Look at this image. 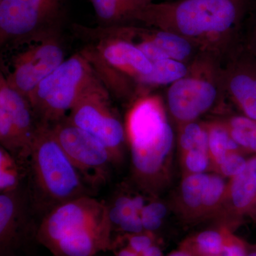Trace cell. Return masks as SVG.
<instances>
[{"label":"cell","instance_id":"f1b7e54d","mask_svg":"<svg viewBox=\"0 0 256 256\" xmlns=\"http://www.w3.org/2000/svg\"><path fill=\"white\" fill-rule=\"evenodd\" d=\"M156 244H158L156 234L143 230L140 233L119 234L116 238H112V248L117 245L127 246L134 252L141 254Z\"/></svg>","mask_w":256,"mask_h":256},{"label":"cell","instance_id":"2e32d148","mask_svg":"<svg viewBox=\"0 0 256 256\" xmlns=\"http://www.w3.org/2000/svg\"><path fill=\"white\" fill-rule=\"evenodd\" d=\"M208 178V173L184 175L178 200V208L185 220H201L204 194Z\"/></svg>","mask_w":256,"mask_h":256},{"label":"cell","instance_id":"4dcf8cb0","mask_svg":"<svg viewBox=\"0 0 256 256\" xmlns=\"http://www.w3.org/2000/svg\"><path fill=\"white\" fill-rule=\"evenodd\" d=\"M249 246L242 239L229 230L226 238L222 256H247Z\"/></svg>","mask_w":256,"mask_h":256},{"label":"cell","instance_id":"5bb4252c","mask_svg":"<svg viewBox=\"0 0 256 256\" xmlns=\"http://www.w3.org/2000/svg\"><path fill=\"white\" fill-rule=\"evenodd\" d=\"M256 198V154L248 160L240 174L230 178L223 203L216 214L229 225L248 214Z\"/></svg>","mask_w":256,"mask_h":256},{"label":"cell","instance_id":"4316f807","mask_svg":"<svg viewBox=\"0 0 256 256\" xmlns=\"http://www.w3.org/2000/svg\"><path fill=\"white\" fill-rule=\"evenodd\" d=\"M195 148H208L206 128L196 122L185 124L180 137V152H186Z\"/></svg>","mask_w":256,"mask_h":256},{"label":"cell","instance_id":"8992f818","mask_svg":"<svg viewBox=\"0 0 256 256\" xmlns=\"http://www.w3.org/2000/svg\"><path fill=\"white\" fill-rule=\"evenodd\" d=\"M63 0H0V44L38 42L57 34Z\"/></svg>","mask_w":256,"mask_h":256},{"label":"cell","instance_id":"ab89813d","mask_svg":"<svg viewBox=\"0 0 256 256\" xmlns=\"http://www.w3.org/2000/svg\"></svg>","mask_w":256,"mask_h":256},{"label":"cell","instance_id":"3957f363","mask_svg":"<svg viewBox=\"0 0 256 256\" xmlns=\"http://www.w3.org/2000/svg\"><path fill=\"white\" fill-rule=\"evenodd\" d=\"M28 198L32 212L42 216L62 204L92 195L86 183L50 126L40 124L26 162Z\"/></svg>","mask_w":256,"mask_h":256},{"label":"cell","instance_id":"ba28073f","mask_svg":"<svg viewBox=\"0 0 256 256\" xmlns=\"http://www.w3.org/2000/svg\"><path fill=\"white\" fill-rule=\"evenodd\" d=\"M57 141L92 190L105 184L114 164V158L95 136L66 118L50 126Z\"/></svg>","mask_w":256,"mask_h":256},{"label":"cell","instance_id":"8fae6325","mask_svg":"<svg viewBox=\"0 0 256 256\" xmlns=\"http://www.w3.org/2000/svg\"><path fill=\"white\" fill-rule=\"evenodd\" d=\"M86 30L94 38H100L94 48L106 64L119 73L139 79L152 72V64L136 45L120 38L114 28Z\"/></svg>","mask_w":256,"mask_h":256},{"label":"cell","instance_id":"d590c367","mask_svg":"<svg viewBox=\"0 0 256 256\" xmlns=\"http://www.w3.org/2000/svg\"><path fill=\"white\" fill-rule=\"evenodd\" d=\"M248 216H249L252 220H256V198L254 205H252V210H250Z\"/></svg>","mask_w":256,"mask_h":256},{"label":"cell","instance_id":"30bf717a","mask_svg":"<svg viewBox=\"0 0 256 256\" xmlns=\"http://www.w3.org/2000/svg\"><path fill=\"white\" fill-rule=\"evenodd\" d=\"M56 34L36 42V44L18 54L13 68L5 76L10 87L25 97L65 60L62 45Z\"/></svg>","mask_w":256,"mask_h":256},{"label":"cell","instance_id":"4fadbf2b","mask_svg":"<svg viewBox=\"0 0 256 256\" xmlns=\"http://www.w3.org/2000/svg\"><path fill=\"white\" fill-rule=\"evenodd\" d=\"M31 212L26 186L0 194V255L14 254Z\"/></svg>","mask_w":256,"mask_h":256},{"label":"cell","instance_id":"ffe728a7","mask_svg":"<svg viewBox=\"0 0 256 256\" xmlns=\"http://www.w3.org/2000/svg\"><path fill=\"white\" fill-rule=\"evenodd\" d=\"M230 88L245 116L256 120V74L236 76L230 82Z\"/></svg>","mask_w":256,"mask_h":256},{"label":"cell","instance_id":"6da1fadb","mask_svg":"<svg viewBox=\"0 0 256 256\" xmlns=\"http://www.w3.org/2000/svg\"><path fill=\"white\" fill-rule=\"evenodd\" d=\"M112 234L106 204L86 195L48 212L35 237L54 256H92L111 250Z\"/></svg>","mask_w":256,"mask_h":256},{"label":"cell","instance_id":"d6986e66","mask_svg":"<svg viewBox=\"0 0 256 256\" xmlns=\"http://www.w3.org/2000/svg\"><path fill=\"white\" fill-rule=\"evenodd\" d=\"M206 130L208 154L214 172L229 153L245 152L235 142L227 126L214 124Z\"/></svg>","mask_w":256,"mask_h":256},{"label":"cell","instance_id":"1f68e13d","mask_svg":"<svg viewBox=\"0 0 256 256\" xmlns=\"http://www.w3.org/2000/svg\"><path fill=\"white\" fill-rule=\"evenodd\" d=\"M136 46L140 50L152 64L159 62V60L170 58L164 50L150 38L138 44Z\"/></svg>","mask_w":256,"mask_h":256},{"label":"cell","instance_id":"e0dca14e","mask_svg":"<svg viewBox=\"0 0 256 256\" xmlns=\"http://www.w3.org/2000/svg\"><path fill=\"white\" fill-rule=\"evenodd\" d=\"M230 229L222 226L203 230L183 240L180 249L192 256H222L227 234Z\"/></svg>","mask_w":256,"mask_h":256},{"label":"cell","instance_id":"d6a6232c","mask_svg":"<svg viewBox=\"0 0 256 256\" xmlns=\"http://www.w3.org/2000/svg\"><path fill=\"white\" fill-rule=\"evenodd\" d=\"M111 250L114 252L116 256H140V254L124 245L114 246Z\"/></svg>","mask_w":256,"mask_h":256},{"label":"cell","instance_id":"d4e9b609","mask_svg":"<svg viewBox=\"0 0 256 256\" xmlns=\"http://www.w3.org/2000/svg\"><path fill=\"white\" fill-rule=\"evenodd\" d=\"M148 38L164 50L172 60L181 62L188 57L192 52L191 45L186 40L172 32H158Z\"/></svg>","mask_w":256,"mask_h":256},{"label":"cell","instance_id":"9c48e42d","mask_svg":"<svg viewBox=\"0 0 256 256\" xmlns=\"http://www.w3.org/2000/svg\"><path fill=\"white\" fill-rule=\"evenodd\" d=\"M40 124L28 98L0 76V143L26 165Z\"/></svg>","mask_w":256,"mask_h":256},{"label":"cell","instance_id":"74e56055","mask_svg":"<svg viewBox=\"0 0 256 256\" xmlns=\"http://www.w3.org/2000/svg\"><path fill=\"white\" fill-rule=\"evenodd\" d=\"M0 256H16L14 254H5V255H0Z\"/></svg>","mask_w":256,"mask_h":256},{"label":"cell","instance_id":"f35d334b","mask_svg":"<svg viewBox=\"0 0 256 256\" xmlns=\"http://www.w3.org/2000/svg\"><path fill=\"white\" fill-rule=\"evenodd\" d=\"M92 256H99V254H97V255Z\"/></svg>","mask_w":256,"mask_h":256},{"label":"cell","instance_id":"9a60e30c","mask_svg":"<svg viewBox=\"0 0 256 256\" xmlns=\"http://www.w3.org/2000/svg\"><path fill=\"white\" fill-rule=\"evenodd\" d=\"M146 202L141 194H132L124 186L114 193L110 203L106 204L112 232L130 228L141 222V212Z\"/></svg>","mask_w":256,"mask_h":256},{"label":"cell","instance_id":"ac0fdd59","mask_svg":"<svg viewBox=\"0 0 256 256\" xmlns=\"http://www.w3.org/2000/svg\"><path fill=\"white\" fill-rule=\"evenodd\" d=\"M96 15L102 22L112 24L132 18L133 15L151 3V0H90Z\"/></svg>","mask_w":256,"mask_h":256},{"label":"cell","instance_id":"5b68a950","mask_svg":"<svg viewBox=\"0 0 256 256\" xmlns=\"http://www.w3.org/2000/svg\"><path fill=\"white\" fill-rule=\"evenodd\" d=\"M98 79L82 53L65 60L28 96L38 124L52 126L65 119L84 92Z\"/></svg>","mask_w":256,"mask_h":256},{"label":"cell","instance_id":"7a4b0ae2","mask_svg":"<svg viewBox=\"0 0 256 256\" xmlns=\"http://www.w3.org/2000/svg\"><path fill=\"white\" fill-rule=\"evenodd\" d=\"M134 184L152 196L168 184L171 172L174 133L160 100L148 97L128 112L126 124Z\"/></svg>","mask_w":256,"mask_h":256},{"label":"cell","instance_id":"8d00e7d4","mask_svg":"<svg viewBox=\"0 0 256 256\" xmlns=\"http://www.w3.org/2000/svg\"><path fill=\"white\" fill-rule=\"evenodd\" d=\"M247 256H256V246L249 247Z\"/></svg>","mask_w":256,"mask_h":256},{"label":"cell","instance_id":"7402d4cb","mask_svg":"<svg viewBox=\"0 0 256 256\" xmlns=\"http://www.w3.org/2000/svg\"><path fill=\"white\" fill-rule=\"evenodd\" d=\"M188 73L184 64L178 60L166 58L152 63L150 73L140 77L138 80L151 85H164L178 82Z\"/></svg>","mask_w":256,"mask_h":256},{"label":"cell","instance_id":"52a82bcc","mask_svg":"<svg viewBox=\"0 0 256 256\" xmlns=\"http://www.w3.org/2000/svg\"><path fill=\"white\" fill-rule=\"evenodd\" d=\"M66 118L98 138L110 151L116 166L121 164L127 138L126 128L100 78L84 92Z\"/></svg>","mask_w":256,"mask_h":256},{"label":"cell","instance_id":"7c38bea8","mask_svg":"<svg viewBox=\"0 0 256 256\" xmlns=\"http://www.w3.org/2000/svg\"><path fill=\"white\" fill-rule=\"evenodd\" d=\"M216 90L210 82L194 78H182L174 82L168 92L170 110L176 120L193 122L210 109Z\"/></svg>","mask_w":256,"mask_h":256},{"label":"cell","instance_id":"83f0119b","mask_svg":"<svg viewBox=\"0 0 256 256\" xmlns=\"http://www.w3.org/2000/svg\"><path fill=\"white\" fill-rule=\"evenodd\" d=\"M156 198L152 196L151 200L146 202L140 215L144 230L156 234L162 226L168 213L166 206Z\"/></svg>","mask_w":256,"mask_h":256},{"label":"cell","instance_id":"484cf974","mask_svg":"<svg viewBox=\"0 0 256 256\" xmlns=\"http://www.w3.org/2000/svg\"><path fill=\"white\" fill-rule=\"evenodd\" d=\"M184 175L204 174L212 170L208 148H195L181 154Z\"/></svg>","mask_w":256,"mask_h":256},{"label":"cell","instance_id":"603a6c76","mask_svg":"<svg viewBox=\"0 0 256 256\" xmlns=\"http://www.w3.org/2000/svg\"><path fill=\"white\" fill-rule=\"evenodd\" d=\"M235 142L248 154H256V120L246 116L230 119L227 126Z\"/></svg>","mask_w":256,"mask_h":256},{"label":"cell","instance_id":"cb8c5ba5","mask_svg":"<svg viewBox=\"0 0 256 256\" xmlns=\"http://www.w3.org/2000/svg\"><path fill=\"white\" fill-rule=\"evenodd\" d=\"M227 184L225 178L220 175L210 174L204 194L201 220L216 214L223 203Z\"/></svg>","mask_w":256,"mask_h":256},{"label":"cell","instance_id":"e575fe53","mask_svg":"<svg viewBox=\"0 0 256 256\" xmlns=\"http://www.w3.org/2000/svg\"><path fill=\"white\" fill-rule=\"evenodd\" d=\"M165 256H190V255L188 252L181 250V249H178V250L170 252V254Z\"/></svg>","mask_w":256,"mask_h":256},{"label":"cell","instance_id":"44dd1931","mask_svg":"<svg viewBox=\"0 0 256 256\" xmlns=\"http://www.w3.org/2000/svg\"><path fill=\"white\" fill-rule=\"evenodd\" d=\"M26 165L21 164L11 153L0 148V193L14 191L26 178Z\"/></svg>","mask_w":256,"mask_h":256},{"label":"cell","instance_id":"277c9868","mask_svg":"<svg viewBox=\"0 0 256 256\" xmlns=\"http://www.w3.org/2000/svg\"><path fill=\"white\" fill-rule=\"evenodd\" d=\"M238 10V0H182L174 4L150 3L132 18L198 36L227 31L236 21Z\"/></svg>","mask_w":256,"mask_h":256},{"label":"cell","instance_id":"836d02e7","mask_svg":"<svg viewBox=\"0 0 256 256\" xmlns=\"http://www.w3.org/2000/svg\"><path fill=\"white\" fill-rule=\"evenodd\" d=\"M140 256H163L162 250L161 248L158 245V244L152 246L149 248L146 249L142 254H140Z\"/></svg>","mask_w":256,"mask_h":256},{"label":"cell","instance_id":"f546056e","mask_svg":"<svg viewBox=\"0 0 256 256\" xmlns=\"http://www.w3.org/2000/svg\"><path fill=\"white\" fill-rule=\"evenodd\" d=\"M248 153L245 152L229 153L224 161L215 170L214 172L224 178H232L244 170L247 164Z\"/></svg>","mask_w":256,"mask_h":256}]
</instances>
